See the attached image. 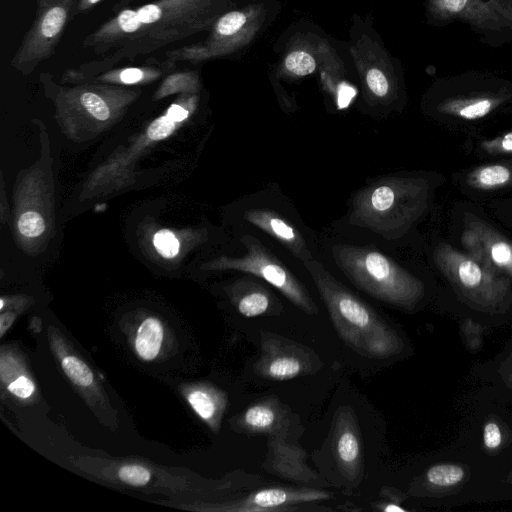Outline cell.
Instances as JSON below:
<instances>
[{"mask_svg":"<svg viewBox=\"0 0 512 512\" xmlns=\"http://www.w3.org/2000/svg\"><path fill=\"white\" fill-rule=\"evenodd\" d=\"M480 147L489 155H512V131L496 138L484 140Z\"/></svg>","mask_w":512,"mask_h":512,"instance_id":"f546056e","label":"cell"},{"mask_svg":"<svg viewBox=\"0 0 512 512\" xmlns=\"http://www.w3.org/2000/svg\"><path fill=\"white\" fill-rule=\"evenodd\" d=\"M321 489L271 487L259 489L239 500L232 510L241 512H278L299 510L297 505L330 499Z\"/></svg>","mask_w":512,"mask_h":512,"instance_id":"5bb4252c","label":"cell"},{"mask_svg":"<svg viewBox=\"0 0 512 512\" xmlns=\"http://www.w3.org/2000/svg\"><path fill=\"white\" fill-rule=\"evenodd\" d=\"M238 312L248 318L258 317L274 311V300L265 287L257 283L248 286L236 298Z\"/></svg>","mask_w":512,"mask_h":512,"instance_id":"44dd1931","label":"cell"},{"mask_svg":"<svg viewBox=\"0 0 512 512\" xmlns=\"http://www.w3.org/2000/svg\"><path fill=\"white\" fill-rule=\"evenodd\" d=\"M245 218L249 223L275 238L303 263L313 259L302 235L276 212L253 208L246 212Z\"/></svg>","mask_w":512,"mask_h":512,"instance_id":"e0dca14e","label":"cell"},{"mask_svg":"<svg viewBox=\"0 0 512 512\" xmlns=\"http://www.w3.org/2000/svg\"><path fill=\"white\" fill-rule=\"evenodd\" d=\"M289 417L275 397H266L249 405L240 415L238 425L249 434L284 436Z\"/></svg>","mask_w":512,"mask_h":512,"instance_id":"2e32d148","label":"cell"},{"mask_svg":"<svg viewBox=\"0 0 512 512\" xmlns=\"http://www.w3.org/2000/svg\"><path fill=\"white\" fill-rule=\"evenodd\" d=\"M366 83L369 90L377 97H385L389 93L390 85L381 70L370 69L366 75Z\"/></svg>","mask_w":512,"mask_h":512,"instance_id":"4dcf8cb0","label":"cell"},{"mask_svg":"<svg viewBox=\"0 0 512 512\" xmlns=\"http://www.w3.org/2000/svg\"><path fill=\"white\" fill-rule=\"evenodd\" d=\"M199 86L198 75L193 71H178L169 74L159 86L155 97L162 98L170 94L192 93Z\"/></svg>","mask_w":512,"mask_h":512,"instance_id":"603a6c76","label":"cell"},{"mask_svg":"<svg viewBox=\"0 0 512 512\" xmlns=\"http://www.w3.org/2000/svg\"><path fill=\"white\" fill-rule=\"evenodd\" d=\"M285 66L288 71L297 76H306L315 70L316 62L307 52L296 50L286 57Z\"/></svg>","mask_w":512,"mask_h":512,"instance_id":"484cf974","label":"cell"},{"mask_svg":"<svg viewBox=\"0 0 512 512\" xmlns=\"http://www.w3.org/2000/svg\"><path fill=\"white\" fill-rule=\"evenodd\" d=\"M322 363L318 355L301 343L271 332H262L255 373L264 379L286 381L313 374Z\"/></svg>","mask_w":512,"mask_h":512,"instance_id":"ba28073f","label":"cell"},{"mask_svg":"<svg viewBox=\"0 0 512 512\" xmlns=\"http://www.w3.org/2000/svg\"><path fill=\"white\" fill-rule=\"evenodd\" d=\"M484 443L488 448H496L501 443V432L495 423H488L484 428Z\"/></svg>","mask_w":512,"mask_h":512,"instance_id":"836d02e7","label":"cell"},{"mask_svg":"<svg viewBox=\"0 0 512 512\" xmlns=\"http://www.w3.org/2000/svg\"><path fill=\"white\" fill-rule=\"evenodd\" d=\"M434 261L439 269L469 291H497L503 288L501 274L484 267L480 262L449 244H439L434 250Z\"/></svg>","mask_w":512,"mask_h":512,"instance_id":"8fae6325","label":"cell"},{"mask_svg":"<svg viewBox=\"0 0 512 512\" xmlns=\"http://www.w3.org/2000/svg\"><path fill=\"white\" fill-rule=\"evenodd\" d=\"M34 389V383L26 376H19L8 385V390L19 398L30 397Z\"/></svg>","mask_w":512,"mask_h":512,"instance_id":"d6a6232c","label":"cell"},{"mask_svg":"<svg viewBox=\"0 0 512 512\" xmlns=\"http://www.w3.org/2000/svg\"><path fill=\"white\" fill-rule=\"evenodd\" d=\"M326 305L340 339L356 353L375 359L395 354L399 339L365 302L339 283L320 263H304Z\"/></svg>","mask_w":512,"mask_h":512,"instance_id":"7a4b0ae2","label":"cell"},{"mask_svg":"<svg viewBox=\"0 0 512 512\" xmlns=\"http://www.w3.org/2000/svg\"><path fill=\"white\" fill-rule=\"evenodd\" d=\"M62 368L69 379L75 384L83 387L90 386L93 382L91 369L79 358L68 355L61 361Z\"/></svg>","mask_w":512,"mask_h":512,"instance_id":"cb8c5ba5","label":"cell"},{"mask_svg":"<svg viewBox=\"0 0 512 512\" xmlns=\"http://www.w3.org/2000/svg\"><path fill=\"white\" fill-rule=\"evenodd\" d=\"M464 471L450 464H441L431 467L427 471V479L437 486H450L462 480Z\"/></svg>","mask_w":512,"mask_h":512,"instance_id":"d4e9b609","label":"cell"},{"mask_svg":"<svg viewBox=\"0 0 512 512\" xmlns=\"http://www.w3.org/2000/svg\"><path fill=\"white\" fill-rule=\"evenodd\" d=\"M175 123L165 114L149 125L147 135L152 140H162L172 134L176 126Z\"/></svg>","mask_w":512,"mask_h":512,"instance_id":"1f68e13d","label":"cell"},{"mask_svg":"<svg viewBox=\"0 0 512 512\" xmlns=\"http://www.w3.org/2000/svg\"><path fill=\"white\" fill-rule=\"evenodd\" d=\"M0 308L2 309L3 308V300L1 299L0 301Z\"/></svg>","mask_w":512,"mask_h":512,"instance_id":"74e56055","label":"cell"},{"mask_svg":"<svg viewBox=\"0 0 512 512\" xmlns=\"http://www.w3.org/2000/svg\"><path fill=\"white\" fill-rule=\"evenodd\" d=\"M215 12L216 0H155L121 9L83 40L103 59L80 66L98 70L148 55L204 30Z\"/></svg>","mask_w":512,"mask_h":512,"instance_id":"6da1fadb","label":"cell"},{"mask_svg":"<svg viewBox=\"0 0 512 512\" xmlns=\"http://www.w3.org/2000/svg\"><path fill=\"white\" fill-rule=\"evenodd\" d=\"M77 1L35 0V18L11 59L13 68L29 74L54 54Z\"/></svg>","mask_w":512,"mask_h":512,"instance_id":"8992f818","label":"cell"},{"mask_svg":"<svg viewBox=\"0 0 512 512\" xmlns=\"http://www.w3.org/2000/svg\"><path fill=\"white\" fill-rule=\"evenodd\" d=\"M434 24L460 23L491 48L512 43V0H427Z\"/></svg>","mask_w":512,"mask_h":512,"instance_id":"5b68a950","label":"cell"},{"mask_svg":"<svg viewBox=\"0 0 512 512\" xmlns=\"http://www.w3.org/2000/svg\"><path fill=\"white\" fill-rule=\"evenodd\" d=\"M332 450L337 467L348 480L354 481L361 472L362 439L353 409L342 406L335 413Z\"/></svg>","mask_w":512,"mask_h":512,"instance_id":"4fadbf2b","label":"cell"},{"mask_svg":"<svg viewBox=\"0 0 512 512\" xmlns=\"http://www.w3.org/2000/svg\"><path fill=\"white\" fill-rule=\"evenodd\" d=\"M461 243L466 253L487 269L512 276V242L488 223L467 213Z\"/></svg>","mask_w":512,"mask_h":512,"instance_id":"30bf717a","label":"cell"},{"mask_svg":"<svg viewBox=\"0 0 512 512\" xmlns=\"http://www.w3.org/2000/svg\"><path fill=\"white\" fill-rule=\"evenodd\" d=\"M18 229L26 237H37L44 232L45 222L39 213L27 211L19 218Z\"/></svg>","mask_w":512,"mask_h":512,"instance_id":"4316f807","label":"cell"},{"mask_svg":"<svg viewBox=\"0 0 512 512\" xmlns=\"http://www.w3.org/2000/svg\"><path fill=\"white\" fill-rule=\"evenodd\" d=\"M162 340L161 322L153 317L145 319L138 327L135 338L137 354L144 360H153L160 351Z\"/></svg>","mask_w":512,"mask_h":512,"instance_id":"7402d4cb","label":"cell"},{"mask_svg":"<svg viewBox=\"0 0 512 512\" xmlns=\"http://www.w3.org/2000/svg\"><path fill=\"white\" fill-rule=\"evenodd\" d=\"M118 476L126 484L143 486L150 481L151 473L141 465H125L119 469Z\"/></svg>","mask_w":512,"mask_h":512,"instance_id":"f1b7e54d","label":"cell"},{"mask_svg":"<svg viewBox=\"0 0 512 512\" xmlns=\"http://www.w3.org/2000/svg\"><path fill=\"white\" fill-rule=\"evenodd\" d=\"M175 64L167 58L164 61L149 58L145 63L133 66L115 65L98 70H89L79 66L67 70L63 77L69 82L136 85L158 79L172 69Z\"/></svg>","mask_w":512,"mask_h":512,"instance_id":"7c38bea8","label":"cell"},{"mask_svg":"<svg viewBox=\"0 0 512 512\" xmlns=\"http://www.w3.org/2000/svg\"><path fill=\"white\" fill-rule=\"evenodd\" d=\"M166 115L171 120L178 123L184 121L188 117L189 111L183 105L175 103L168 108Z\"/></svg>","mask_w":512,"mask_h":512,"instance_id":"e575fe53","label":"cell"},{"mask_svg":"<svg viewBox=\"0 0 512 512\" xmlns=\"http://www.w3.org/2000/svg\"><path fill=\"white\" fill-rule=\"evenodd\" d=\"M429 192L422 178L381 179L357 193L350 222L387 239L399 238L424 213Z\"/></svg>","mask_w":512,"mask_h":512,"instance_id":"3957f363","label":"cell"},{"mask_svg":"<svg viewBox=\"0 0 512 512\" xmlns=\"http://www.w3.org/2000/svg\"><path fill=\"white\" fill-rule=\"evenodd\" d=\"M333 257L354 285L383 302L408 305L421 292L417 278L376 250L338 245Z\"/></svg>","mask_w":512,"mask_h":512,"instance_id":"277c9868","label":"cell"},{"mask_svg":"<svg viewBox=\"0 0 512 512\" xmlns=\"http://www.w3.org/2000/svg\"><path fill=\"white\" fill-rule=\"evenodd\" d=\"M247 253L240 258H223L219 267L257 276L278 289L290 302L309 315L318 308L303 284L260 242L248 236Z\"/></svg>","mask_w":512,"mask_h":512,"instance_id":"52a82bcc","label":"cell"},{"mask_svg":"<svg viewBox=\"0 0 512 512\" xmlns=\"http://www.w3.org/2000/svg\"><path fill=\"white\" fill-rule=\"evenodd\" d=\"M100 1L101 0H78L74 9L73 16L90 11Z\"/></svg>","mask_w":512,"mask_h":512,"instance_id":"d590c367","label":"cell"},{"mask_svg":"<svg viewBox=\"0 0 512 512\" xmlns=\"http://www.w3.org/2000/svg\"><path fill=\"white\" fill-rule=\"evenodd\" d=\"M466 183L477 190L512 187V161L478 166L467 174Z\"/></svg>","mask_w":512,"mask_h":512,"instance_id":"ac0fdd59","label":"cell"},{"mask_svg":"<svg viewBox=\"0 0 512 512\" xmlns=\"http://www.w3.org/2000/svg\"><path fill=\"white\" fill-rule=\"evenodd\" d=\"M188 402L193 410L213 428L218 426L226 407V397L214 389H195L188 394Z\"/></svg>","mask_w":512,"mask_h":512,"instance_id":"d6986e66","label":"cell"},{"mask_svg":"<svg viewBox=\"0 0 512 512\" xmlns=\"http://www.w3.org/2000/svg\"><path fill=\"white\" fill-rule=\"evenodd\" d=\"M14 314L5 313L1 315L0 318V335L3 336L5 331L11 326L14 320Z\"/></svg>","mask_w":512,"mask_h":512,"instance_id":"8d00e7d4","label":"cell"},{"mask_svg":"<svg viewBox=\"0 0 512 512\" xmlns=\"http://www.w3.org/2000/svg\"><path fill=\"white\" fill-rule=\"evenodd\" d=\"M306 453L298 445L287 442L284 436L270 437L264 469L279 478L295 483L312 484L319 479L305 462Z\"/></svg>","mask_w":512,"mask_h":512,"instance_id":"9a60e30c","label":"cell"},{"mask_svg":"<svg viewBox=\"0 0 512 512\" xmlns=\"http://www.w3.org/2000/svg\"><path fill=\"white\" fill-rule=\"evenodd\" d=\"M452 92L444 96L437 110L443 115L476 120L512 100V82L486 71L480 87Z\"/></svg>","mask_w":512,"mask_h":512,"instance_id":"9c48e42d","label":"cell"},{"mask_svg":"<svg viewBox=\"0 0 512 512\" xmlns=\"http://www.w3.org/2000/svg\"><path fill=\"white\" fill-rule=\"evenodd\" d=\"M113 88L97 87L96 85L78 87L69 92L74 96L79 106L83 108L90 116L99 120L106 121L111 116L109 99L106 97Z\"/></svg>","mask_w":512,"mask_h":512,"instance_id":"ffe728a7","label":"cell"},{"mask_svg":"<svg viewBox=\"0 0 512 512\" xmlns=\"http://www.w3.org/2000/svg\"><path fill=\"white\" fill-rule=\"evenodd\" d=\"M156 250L165 258H172L179 251V242L176 236L169 230L158 231L153 238Z\"/></svg>","mask_w":512,"mask_h":512,"instance_id":"83f0119b","label":"cell"}]
</instances>
